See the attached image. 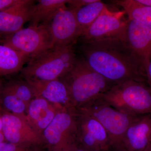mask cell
<instances>
[{"mask_svg":"<svg viewBox=\"0 0 151 151\" xmlns=\"http://www.w3.org/2000/svg\"><path fill=\"white\" fill-rule=\"evenodd\" d=\"M69 0H38L33 7L30 26L47 23L60 9L66 6Z\"/></svg>","mask_w":151,"mask_h":151,"instance_id":"cell-17","label":"cell"},{"mask_svg":"<svg viewBox=\"0 0 151 151\" xmlns=\"http://www.w3.org/2000/svg\"><path fill=\"white\" fill-rule=\"evenodd\" d=\"M151 144V113L139 116L125 132L122 147L126 151H144Z\"/></svg>","mask_w":151,"mask_h":151,"instance_id":"cell-15","label":"cell"},{"mask_svg":"<svg viewBox=\"0 0 151 151\" xmlns=\"http://www.w3.org/2000/svg\"><path fill=\"white\" fill-rule=\"evenodd\" d=\"M4 45L20 52L29 59L54 46L48 25L22 29L1 40Z\"/></svg>","mask_w":151,"mask_h":151,"instance_id":"cell-6","label":"cell"},{"mask_svg":"<svg viewBox=\"0 0 151 151\" xmlns=\"http://www.w3.org/2000/svg\"><path fill=\"white\" fill-rule=\"evenodd\" d=\"M26 81L32 89L36 97H42L50 103L59 104L71 113L75 112L76 110L71 104L67 87L60 79L51 81Z\"/></svg>","mask_w":151,"mask_h":151,"instance_id":"cell-14","label":"cell"},{"mask_svg":"<svg viewBox=\"0 0 151 151\" xmlns=\"http://www.w3.org/2000/svg\"><path fill=\"white\" fill-rule=\"evenodd\" d=\"M1 102H0V110H1Z\"/></svg>","mask_w":151,"mask_h":151,"instance_id":"cell-32","label":"cell"},{"mask_svg":"<svg viewBox=\"0 0 151 151\" xmlns=\"http://www.w3.org/2000/svg\"><path fill=\"white\" fill-rule=\"evenodd\" d=\"M125 14L124 11L105 9L80 37L82 43L107 39L126 40L128 20L124 19Z\"/></svg>","mask_w":151,"mask_h":151,"instance_id":"cell-8","label":"cell"},{"mask_svg":"<svg viewBox=\"0 0 151 151\" xmlns=\"http://www.w3.org/2000/svg\"><path fill=\"white\" fill-rule=\"evenodd\" d=\"M29 58L8 47L0 45V76L21 71Z\"/></svg>","mask_w":151,"mask_h":151,"instance_id":"cell-18","label":"cell"},{"mask_svg":"<svg viewBox=\"0 0 151 151\" xmlns=\"http://www.w3.org/2000/svg\"><path fill=\"white\" fill-rule=\"evenodd\" d=\"M109 151H126L122 147H113Z\"/></svg>","mask_w":151,"mask_h":151,"instance_id":"cell-29","label":"cell"},{"mask_svg":"<svg viewBox=\"0 0 151 151\" xmlns=\"http://www.w3.org/2000/svg\"><path fill=\"white\" fill-rule=\"evenodd\" d=\"M107 9L105 4L98 0L95 2L74 9L81 37Z\"/></svg>","mask_w":151,"mask_h":151,"instance_id":"cell-19","label":"cell"},{"mask_svg":"<svg viewBox=\"0 0 151 151\" xmlns=\"http://www.w3.org/2000/svg\"><path fill=\"white\" fill-rule=\"evenodd\" d=\"M146 81L151 87V60L147 70L145 71Z\"/></svg>","mask_w":151,"mask_h":151,"instance_id":"cell-26","label":"cell"},{"mask_svg":"<svg viewBox=\"0 0 151 151\" xmlns=\"http://www.w3.org/2000/svg\"><path fill=\"white\" fill-rule=\"evenodd\" d=\"M1 116L3 134L6 142L25 145L41 142L37 131L33 129L22 116L9 112L3 113Z\"/></svg>","mask_w":151,"mask_h":151,"instance_id":"cell-11","label":"cell"},{"mask_svg":"<svg viewBox=\"0 0 151 151\" xmlns=\"http://www.w3.org/2000/svg\"><path fill=\"white\" fill-rule=\"evenodd\" d=\"M71 151H91L87 149L84 148L81 146L79 145L78 144H76V145L73 148Z\"/></svg>","mask_w":151,"mask_h":151,"instance_id":"cell-27","label":"cell"},{"mask_svg":"<svg viewBox=\"0 0 151 151\" xmlns=\"http://www.w3.org/2000/svg\"><path fill=\"white\" fill-rule=\"evenodd\" d=\"M114 2L124 9L129 19L139 22L151 29V7L141 4L136 0H122Z\"/></svg>","mask_w":151,"mask_h":151,"instance_id":"cell-20","label":"cell"},{"mask_svg":"<svg viewBox=\"0 0 151 151\" xmlns=\"http://www.w3.org/2000/svg\"><path fill=\"white\" fill-rule=\"evenodd\" d=\"M126 38L145 72L151 60V29L139 22L128 19Z\"/></svg>","mask_w":151,"mask_h":151,"instance_id":"cell-12","label":"cell"},{"mask_svg":"<svg viewBox=\"0 0 151 151\" xmlns=\"http://www.w3.org/2000/svg\"><path fill=\"white\" fill-rule=\"evenodd\" d=\"M24 146L4 142L0 143V151H26Z\"/></svg>","mask_w":151,"mask_h":151,"instance_id":"cell-23","label":"cell"},{"mask_svg":"<svg viewBox=\"0 0 151 151\" xmlns=\"http://www.w3.org/2000/svg\"><path fill=\"white\" fill-rule=\"evenodd\" d=\"M113 108L134 116L151 113V87L145 82L129 80L101 95Z\"/></svg>","mask_w":151,"mask_h":151,"instance_id":"cell-4","label":"cell"},{"mask_svg":"<svg viewBox=\"0 0 151 151\" xmlns=\"http://www.w3.org/2000/svg\"><path fill=\"white\" fill-rule=\"evenodd\" d=\"M28 107L30 121L37 130H44L56 115L49 102L41 97H36L31 101Z\"/></svg>","mask_w":151,"mask_h":151,"instance_id":"cell-16","label":"cell"},{"mask_svg":"<svg viewBox=\"0 0 151 151\" xmlns=\"http://www.w3.org/2000/svg\"><path fill=\"white\" fill-rule=\"evenodd\" d=\"M59 79L67 87L76 110L116 85L92 70L83 58H77L72 68Z\"/></svg>","mask_w":151,"mask_h":151,"instance_id":"cell-2","label":"cell"},{"mask_svg":"<svg viewBox=\"0 0 151 151\" xmlns=\"http://www.w3.org/2000/svg\"><path fill=\"white\" fill-rule=\"evenodd\" d=\"M19 1V0H0V11L16 4Z\"/></svg>","mask_w":151,"mask_h":151,"instance_id":"cell-25","label":"cell"},{"mask_svg":"<svg viewBox=\"0 0 151 151\" xmlns=\"http://www.w3.org/2000/svg\"><path fill=\"white\" fill-rule=\"evenodd\" d=\"M76 111L97 120L107 131L113 147H122L125 132L139 117L120 112L108 104L101 95L76 108Z\"/></svg>","mask_w":151,"mask_h":151,"instance_id":"cell-5","label":"cell"},{"mask_svg":"<svg viewBox=\"0 0 151 151\" xmlns=\"http://www.w3.org/2000/svg\"><path fill=\"white\" fill-rule=\"evenodd\" d=\"M98 0H69L67 4L68 7L71 9H78L92 3L97 2Z\"/></svg>","mask_w":151,"mask_h":151,"instance_id":"cell-24","label":"cell"},{"mask_svg":"<svg viewBox=\"0 0 151 151\" xmlns=\"http://www.w3.org/2000/svg\"><path fill=\"white\" fill-rule=\"evenodd\" d=\"M6 86L18 98L23 101L26 105L34 96L32 89L27 81L25 82L19 81H13Z\"/></svg>","mask_w":151,"mask_h":151,"instance_id":"cell-22","label":"cell"},{"mask_svg":"<svg viewBox=\"0 0 151 151\" xmlns=\"http://www.w3.org/2000/svg\"><path fill=\"white\" fill-rule=\"evenodd\" d=\"M0 102L6 110L15 115L21 116L25 111L27 105L6 87L0 92Z\"/></svg>","mask_w":151,"mask_h":151,"instance_id":"cell-21","label":"cell"},{"mask_svg":"<svg viewBox=\"0 0 151 151\" xmlns=\"http://www.w3.org/2000/svg\"><path fill=\"white\" fill-rule=\"evenodd\" d=\"M144 151H151V144Z\"/></svg>","mask_w":151,"mask_h":151,"instance_id":"cell-31","label":"cell"},{"mask_svg":"<svg viewBox=\"0 0 151 151\" xmlns=\"http://www.w3.org/2000/svg\"><path fill=\"white\" fill-rule=\"evenodd\" d=\"M136 1L143 5L151 7V0H136Z\"/></svg>","mask_w":151,"mask_h":151,"instance_id":"cell-28","label":"cell"},{"mask_svg":"<svg viewBox=\"0 0 151 151\" xmlns=\"http://www.w3.org/2000/svg\"><path fill=\"white\" fill-rule=\"evenodd\" d=\"M35 1L19 0L16 4L0 11V37L5 38L22 29L29 22Z\"/></svg>","mask_w":151,"mask_h":151,"instance_id":"cell-13","label":"cell"},{"mask_svg":"<svg viewBox=\"0 0 151 151\" xmlns=\"http://www.w3.org/2000/svg\"><path fill=\"white\" fill-rule=\"evenodd\" d=\"M74 118L77 144L91 151H109L113 148L108 133L97 120L76 111Z\"/></svg>","mask_w":151,"mask_h":151,"instance_id":"cell-7","label":"cell"},{"mask_svg":"<svg viewBox=\"0 0 151 151\" xmlns=\"http://www.w3.org/2000/svg\"><path fill=\"white\" fill-rule=\"evenodd\" d=\"M46 23L49 27L54 46L74 44L81 37L75 10L66 6L58 11Z\"/></svg>","mask_w":151,"mask_h":151,"instance_id":"cell-10","label":"cell"},{"mask_svg":"<svg viewBox=\"0 0 151 151\" xmlns=\"http://www.w3.org/2000/svg\"><path fill=\"white\" fill-rule=\"evenodd\" d=\"M80 49L89 67L115 85L129 80L147 82L144 68L127 41H94L82 43Z\"/></svg>","mask_w":151,"mask_h":151,"instance_id":"cell-1","label":"cell"},{"mask_svg":"<svg viewBox=\"0 0 151 151\" xmlns=\"http://www.w3.org/2000/svg\"><path fill=\"white\" fill-rule=\"evenodd\" d=\"M73 45L54 46L31 58L21 70L22 75L26 80L51 81L61 78L77 59Z\"/></svg>","mask_w":151,"mask_h":151,"instance_id":"cell-3","label":"cell"},{"mask_svg":"<svg viewBox=\"0 0 151 151\" xmlns=\"http://www.w3.org/2000/svg\"><path fill=\"white\" fill-rule=\"evenodd\" d=\"M62 110L43 131L44 137L59 151H71L77 144L74 113Z\"/></svg>","mask_w":151,"mask_h":151,"instance_id":"cell-9","label":"cell"},{"mask_svg":"<svg viewBox=\"0 0 151 151\" xmlns=\"http://www.w3.org/2000/svg\"><path fill=\"white\" fill-rule=\"evenodd\" d=\"M2 132V122L1 116L0 115V132Z\"/></svg>","mask_w":151,"mask_h":151,"instance_id":"cell-30","label":"cell"}]
</instances>
